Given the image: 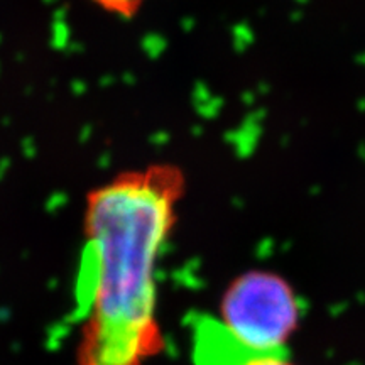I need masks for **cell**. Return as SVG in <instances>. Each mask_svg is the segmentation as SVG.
<instances>
[{
  "instance_id": "cell-1",
  "label": "cell",
  "mask_w": 365,
  "mask_h": 365,
  "mask_svg": "<svg viewBox=\"0 0 365 365\" xmlns=\"http://www.w3.org/2000/svg\"><path fill=\"white\" fill-rule=\"evenodd\" d=\"M188 179L174 163L120 171L92 188L81 218V301L92 338H125L132 362L159 344L156 270Z\"/></svg>"
},
{
  "instance_id": "cell-2",
  "label": "cell",
  "mask_w": 365,
  "mask_h": 365,
  "mask_svg": "<svg viewBox=\"0 0 365 365\" xmlns=\"http://www.w3.org/2000/svg\"><path fill=\"white\" fill-rule=\"evenodd\" d=\"M301 314L296 289L270 269L237 274L218 301V322L254 353H283L300 328Z\"/></svg>"
},
{
  "instance_id": "cell-3",
  "label": "cell",
  "mask_w": 365,
  "mask_h": 365,
  "mask_svg": "<svg viewBox=\"0 0 365 365\" xmlns=\"http://www.w3.org/2000/svg\"><path fill=\"white\" fill-rule=\"evenodd\" d=\"M98 9L119 19H134L147 0H90Z\"/></svg>"
},
{
  "instance_id": "cell-4",
  "label": "cell",
  "mask_w": 365,
  "mask_h": 365,
  "mask_svg": "<svg viewBox=\"0 0 365 365\" xmlns=\"http://www.w3.org/2000/svg\"><path fill=\"white\" fill-rule=\"evenodd\" d=\"M240 365H296L291 362L289 358L284 357V353H262V355H256L248 358Z\"/></svg>"
}]
</instances>
